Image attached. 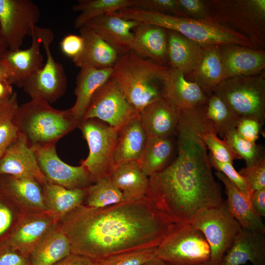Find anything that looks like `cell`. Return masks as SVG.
<instances>
[{
  "mask_svg": "<svg viewBox=\"0 0 265 265\" xmlns=\"http://www.w3.org/2000/svg\"><path fill=\"white\" fill-rule=\"evenodd\" d=\"M208 125L200 109L179 108L177 157L149 177L146 195L174 224H191L203 211L223 201L201 137Z\"/></svg>",
  "mask_w": 265,
  "mask_h": 265,
  "instance_id": "1",
  "label": "cell"
},
{
  "mask_svg": "<svg viewBox=\"0 0 265 265\" xmlns=\"http://www.w3.org/2000/svg\"><path fill=\"white\" fill-rule=\"evenodd\" d=\"M57 223L69 239L71 252L94 262L156 247L175 224L147 195L104 208L82 205Z\"/></svg>",
  "mask_w": 265,
  "mask_h": 265,
  "instance_id": "2",
  "label": "cell"
},
{
  "mask_svg": "<svg viewBox=\"0 0 265 265\" xmlns=\"http://www.w3.org/2000/svg\"><path fill=\"white\" fill-rule=\"evenodd\" d=\"M114 15L122 18L161 27L177 32L202 45H238L259 49L248 38L213 18L197 20L147 11L134 7L120 9Z\"/></svg>",
  "mask_w": 265,
  "mask_h": 265,
  "instance_id": "3",
  "label": "cell"
},
{
  "mask_svg": "<svg viewBox=\"0 0 265 265\" xmlns=\"http://www.w3.org/2000/svg\"><path fill=\"white\" fill-rule=\"evenodd\" d=\"M168 67L130 50L120 55L112 77L139 115L147 106L163 97L162 80Z\"/></svg>",
  "mask_w": 265,
  "mask_h": 265,
  "instance_id": "4",
  "label": "cell"
},
{
  "mask_svg": "<svg viewBox=\"0 0 265 265\" xmlns=\"http://www.w3.org/2000/svg\"><path fill=\"white\" fill-rule=\"evenodd\" d=\"M14 120L19 133L35 149L55 144L79 124L69 109H57L48 102L37 100L19 105Z\"/></svg>",
  "mask_w": 265,
  "mask_h": 265,
  "instance_id": "5",
  "label": "cell"
},
{
  "mask_svg": "<svg viewBox=\"0 0 265 265\" xmlns=\"http://www.w3.org/2000/svg\"><path fill=\"white\" fill-rule=\"evenodd\" d=\"M206 1L212 18L245 35L259 49L265 48V0Z\"/></svg>",
  "mask_w": 265,
  "mask_h": 265,
  "instance_id": "6",
  "label": "cell"
},
{
  "mask_svg": "<svg viewBox=\"0 0 265 265\" xmlns=\"http://www.w3.org/2000/svg\"><path fill=\"white\" fill-rule=\"evenodd\" d=\"M212 93L219 97L235 113L265 120V80L263 75L240 76L224 80Z\"/></svg>",
  "mask_w": 265,
  "mask_h": 265,
  "instance_id": "7",
  "label": "cell"
},
{
  "mask_svg": "<svg viewBox=\"0 0 265 265\" xmlns=\"http://www.w3.org/2000/svg\"><path fill=\"white\" fill-rule=\"evenodd\" d=\"M156 256L170 265H193L211 259L209 244L191 224H175L155 248Z\"/></svg>",
  "mask_w": 265,
  "mask_h": 265,
  "instance_id": "8",
  "label": "cell"
},
{
  "mask_svg": "<svg viewBox=\"0 0 265 265\" xmlns=\"http://www.w3.org/2000/svg\"><path fill=\"white\" fill-rule=\"evenodd\" d=\"M86 141L89 154L81 161L94 183L109 175L119 132L96 119H83L78 125Z\"/></svg>",
  "mask_w": 265,
  "mask_h": 265,
  "instance_id": "9",
  "label": "cell"
},
{
  "mask_svg": "<svg viewBox=\"0 0 265 265\" xmlns=\"http://www.w3.org/2000/svg\"><path fill=\"white\" fill-rule=\"evenodd\" d=\"M42 45L44 49L46 61L43 67L31 77L23 87L31 100H42L53 103L65 94L67 80L62 65L53 57L50 45L54 38L52 30L38 26Z\"/></svg>",
  "mask_w": 265,
  "mask_h": 265,
  "instance_id": "10",
  "label": "cell"
},
{
  "mask_svg": "<svg viewBox=\"0 0 265 265\" xmlns=\"http://www.w3.org/2000/svg\"><path fill=\"white\" fill-rule=\"evenodd\" d=\"M191 225L203 233L208 241L210 260L219 265L242 229L230 212L225 201L218 207L203 211Z\"/></svg>",
  "mask_w": 265,
  "mask_h": 265,
  "instance_id": "11",
  "label": "cell"
},
{
  "mask_svg": "<svg viewBox=\"0 0 265 265\" xmlns=\"http://www.w3.org/2000/svg\"><path fill=\"white\" fill-rule=\"evenodd\" d=\"M137 115L111 76L94 96L83 119H96L120 131Z\"/></svg>",
  "mask_w": 265,
  "mask_h": 265,
  "instance_id": "12",
  "label": "cell"
},
{
  "mask_svg": "<svg viewBox=\"0 0 265 265\" xmlns=\"http://www.w3.org/2000/svg\"><path fill=\"white\" fill-rule=\"evenodd\" d=\"M40 16L38 6L30 0H0V27L9 50L20 49Z\"/></svg>",
  "mask_w": 265,
  "mask_h": 265,
  "instance_id": "13",
  "label": "cell"
},
{
  "mask_svg": "<svg viewBox=\"0 0 265 265\" xmlns=\"http://www.w3.org/2000/svg\"><path fill=\"white\" fill-rule=\"evenodd\" d=\"M39 168L46 180L68 189L86 188L92 184L90 174L82 165L72 166L58 157L55 144L35 149Z\"/></svg>",
  "mask_w": 265,
  "mask_h": 265,
  "instance_id": "14",
  "label": "cell"
},
{
  "mask_svg": "<svg viewBox=\"0 0 265 265\" xmlns=\"http://www.w3.org/2000/svg\"><path fill=\"white\" fill-rule=\"evenodd\" d=\"M31 45L27 49L8 50L0 60L12 85L23 87L24 83L44 65L41 52V39L38 26L33 27Z\"/></svg>",
  "mask_w": 265,
  "mask_h": 265,
  "instance_id": "15",
  "label": "cell"
},
{
  "mask_svg": "<svg viewBox=\"0 0 265 265\" xmlns=\"http://www.w3.org/2000/svg\"><path fill=\"white\" fill-rule=\"evenodd\" d=\"M57 220L49 212H28L10 238L0 248L13 249L29 258Z\"/></svg>",
  "mask_w": 265,
  "mask_h": 265,
  "instance_id": "16",
  "label": "cell"
},
{
  "mask_svg": "<svg viewBox=\"0 0 265 265\" xmlns=\"http://www.w3.org/2000/svg\"><path fill=\"white\" fill-rule=\"evenodd\" d=\"M0 175L31 178L41 185L47 181L38 166L35 149L20 133L0 158Z\"/></svg>",
  "mask_w": 265,
  "mask_h": 265,
  "instance_id": "17",
  "label": "cell"
},
{
  "mask_svg": "<svg viewBox=\"0 0 265 265\" xmlns=\"http://www.w3.org/2000/svg\"><path fill=\"white\" fill-rule=\"evenodd\" d=\"M162 94L180 109L199 108L208 98L196 82L188 81L182 72L169 66L163 75Z\"/></svg>",
  "mask_w": 265,
  "mask_h": 265,
  "instance_id": "18",
  "label": "cell"
},
{
  "mask_svg": "<svg viewBox=\"0 0 265 265\" xmlns=\"http://www.w3.org/2000/svg\"><path fill=\"white\" fill-rule=\"evenodd\" d=\"M139 117L147 137L171 138L176 134L179 109L162 97L147 106Z\"/></svg>",
  "mask_w": 265,
  "mask_h": 265,
  "instance_id": "19",
  "label": "cell"
},
{
  "mask_svg": "<svg viewBox=\"0 0 265 265\" xmlns=\"http://www.w3.org/2000/svg\"><path fill=\"white\" fill-rule=\"evenodd\" d=\"M225 79L259 74L265 68V52L238 45L220 47Z\"/></svg>",
  "mask_w": 265,
  "mask_h": 265,
  "instance_id": "20",
  "label": "cell"
},
{
  "mask_svg": "<svg viewBox=\"0 0 265 265\" xmlns=\"http://www.w3.org/2000/svg\"><path fill=\"white\" fill-rule=\"evenodd\" d=\"M139 23L111 14L92 19L82 27L93 30L122 54L130 50L132 30Z\"/></svg>",
  "mask_w": 265,
  "mask_h": 265,
  "instance_id": "21",
  "label": "cell"
},
{
  "mask_svg": "<svg viewBox=\"0 0 265 265\" xmlns=\"http://www.w3.org/2000/svg\"><path fill=\"white\" fill-rule=\"evenodd\" d=\"M130 50L137 55L161 65L168 62L167 30L139 23L133 28Z\"/></svg>",
  "mask_w": 265,
  "mask_h": 265,
  "instance_id": "22",
  "label": "cell"
},
{
  "mask_svg": "<svg viewBox=\"0 0 265 265\" xmlns=\"http://www.w3.org/2000/svg\"><path fill=\"white\" fill-rule=\"evenodd\" d=\"M265 234L242 228L220 265H265Z\"/></svg>",
  "mask_w": 265,
  "mask_h": 265,
  "instance_id": "23",
  "label": "cell"
},
{
  "mask_svg": "<svg viewBox=\"0 0 265 265\" xmlns=\"http://www.w3.org/2000/svg\"><path fill=\"white\" fill-rule=\"evenodd\" d=\"M113 72V67L80 68L76 78V99L73 106L69 108L72 116L79 123L83 119L95 94L110 79Z\"/></svg>",
  "mask_w": 265,
  "mask_h": 265,
  "instance_id": "24",
  "label": "cell"
},
{
  "mask_svg": "<svg viewBox=\"0 0 265 265\" xmlns=\"http://www.w3.org/2000/svg\"><path fill=\"white\" fill-rule=\"evenodd\" d=\"M79 30L84 46L81 54L72 60L74 64L80 68L113 67L121 54L93 30L85 27Z\"/></svg>",
  "mask_w": 265,
  "mask_h": 265,
  "instance_id": "25",
  "label": "cell"
},
{
  "mask_svg": "<svg viewBox=\"0 0 265 265\" xmlns=\"http://www.w3.org/2000/svg\"><path fill=\"white\" fill-rule=\"evenodd\" d=\"M0 187L27 212H48L43 201L42 185L35 179L0 175Z\"/></svg>",
  "mask_w": 265,
  "mask_h": 265,
  "instance_id": "26",
  "label": "cell"
},
{
  "mask_svg": "<svg viewBox=\"0 0 265 265\" xmlns=\"http://www.w3.org/2000/svg\"><path fill=\"white\" fill-rule=\"evenodd\" d=\"M109 175L122 192L123 201L138 200L146 196L149 177L143 172L137 161L114 165Z\"/></svg>",
  "mask_w": 265,
  "mask_h": 265,
  "instance_id": "27",
  "label": "cell"
},
{
  "mask_svg": "<svg viewBox=\"0 0 265 265\" xmlns=\"http://www.w3.org/2000/svg\"><path fill=\"white\" fill-rule=\"evenodd\" d=\"M215 175L225 187L227 207L242 228L265 234V226L261 217L254 212L250 198L239 190L222 173Z\"/></svg>",
  "mask_w": 265,
  "mask_h": 265,
  "instance_id": "28",
  "label": "cell"
},
{
  "mask_svg": "<svg viewBox=\"0 0 265 265\" xmlns=\"http://www.w3.org/2000/svg\"><path fill=\"white\" fill-rule=\"evenodd\" d=\"M167 32V57L170 67L184 75L192 73L198 63L204 46L177 32Z\"/></svg>",
  "mask_w": 265,
  "mask_h": 265,
  "instance_id": "29",
  "label": "cell"
},
{
  "mask_svg": "<svg viewBox=\"0 0 265 265\" xmlns=\"http://www.w3.org/2000/svg\"><path fill=\"white\" fill-rule=\"evenodd\" d=\"M42 187L45 206L58 220L84 203L86 188L68 189L47 181Z\"/></svg>",
  "mask_w": 265,
  "mask_h": 265,
  "instance_id": "30",
  "label": "cell"
},
{
  "mask_svg": "<svg viewBox=\"0 0 265 265\" xmlns=\"http://www.w3.org/2000/svg\"><path fill=\"white\" fill-rule=\"evenodd\" d=\"M147 135L141 124L139 115L130 120L120 131L113 154V165L137 161L144 147Z\"/></svg>",
  "mask_w": 265,
  "mask_h": 265,
  "instance_id": "31",
  "label": "cell"
},
{
  "mask_svg": "<svg viewBox=\"0 0 265 265\" xmlns=\"http://www.w3.org/2000/svg\"><path fill=\"white\" fill-rule=\"evenodd\" d=\"M220 47L204 46L198 63L192 73L194 81L208 96L225 79Z\"/></svg>",
  "mask_w": 265,
  "mask_h": 265,
  "instance_id": "32",
  "label": "cell"
},
{
  "mask_svg": "<svg viewBox=\"0 0 265 265\" xmlns=\"http://www.w3.org/2000/svg\"><path fill=\"white\" fill-rule=\"evenodd\" d=\"M69 239L56 223L30 255L31 265H53L71 253Z\"/></svg>",
  "mask_w": 265,
  "mask_h": 265,
  "instance_id": "33",
  "label": "cell"
},
{
  "mask_svg": "<svg viewBox=\"0 0 265 265\" xmlns=\"http://www.w3.org/2000/svg\"><path fill=\"white\" fill-rule=\"evenodd\" d=\"M171 138L147 137L144 147L137 160L149 177L167 164L173 151Z\"/></svg>",
  "mask_w": 265,
  "mask_h": 265,
  "instance_id": "34",
  "label": "cell"
},
{
  "mask_svg": "<svg viewBox=\"0 0 265 265\" xmlns=\"http://www.w3.org/2000/svg\"><path fill=\"white\" fill-rule=\"evenodd\" d=\"M201 110L204 118L222 138L229 132L236 129L241 118L214 93L208 96Z\"/></svg>",
  "mask_w": 265,
  "mask_h": 265,
  "instance_id": "35",
  "label": "cell"
},
{
  "mask_svg": "<svg viewBox=\"0 0 265 265\" xmlns=\"http://www.w3.org/2000/svg\"><path fill=\"white\" fill-rule=\"evenodd\" d=\"M133 1L134 0H79L72 7L73 11L80 13L74 20V26L79 29L92 19L132 7Z\"/></svg>",
  "mask_w": 265,
  "mask_h": 265,
  "instance_id": "36",
  "label": "cell"
},
{
  "mask_svg": "<svg viewBox=\"0 0 265 265\" xmlns=\"http://www.w3.org/2000/svg\"><path fill=\"white\" fill-rule=\"evenodd\" d=\"M27 213L0 187V246L10 238Z\"/></svg>",
  "mask_w": 265,
  "mask_h": 265,
  "instance_id": "37",
  "label": "cell"
},
{
  "mask_svg": "<svg viewBox=\"0 0 265 265\" xmlns=\"http://www.w3.org/2000/svg\"><path fill=\"white\" fill-rule=\"evenodd\" d=\"M123 201L122 192L111 181L109 175L101 178L86 188L83 205L100 208L113 205Z\"/></svg>",
  "mask_w": 265,
  "mask_h": 265,
  "instance_id": "38",
  "label": "cell"
},
{
  "mask_svg": "<svg viewBox=\"0 0 265 265\" xmlns=\"http://www.w3.org/2000/svg\"><path fill=\"white\" fill-rule=\"evenodd\" d=\"M19 106L16 92L9 99L0 102V158L19 134L14 120Z\"/></svg>",
  "mask_w": 265,
  "mask_h": 265,
  "instance_id": "39",
  "label": "cell"
},
{
  "mask_svg": "<svg viewBox=\"0 0 265 265\" xmlns=\"http://www.w3.org/2000/svg\"><path fill=\"white\" fill-rule=\"evenodd\" d=\"M213 127L209 123L201 133V137L210 153L218 161L233 164L235 159H241L225 140L220 139Z\"/></svg>",
  "mask_w": 265,
  "mask_h": 265,
  "instance_id": "40",
  "label": "cell"
},
{
  "mask_svg": "<svg viewBox=\"0 0 265 265\" xmlns=\"http://www.w3.org/2000/svg\"><path fill=\"white\" fill-rule=\"evenodd\" d=\"M228 142L235 152L241 159H244L246 166L254 164L265 158L260 146L251 142L240 136L236 129L229 132L223 138Z\"/></svg>",
  "mask_w": 265,
  "mask_h": 265,
  "instance_id": "41",
  "label": "cell"
},
{
  "mask_svg": "<svg viewBox=\"0 0 265 265\" xmlns=\"http://www.w3.org/2000/svg\"><path fill=\"white\" fill-rule=\"evenodd\" d=\"M155 248L123 253L95 262L96 265H143L156 256Z\"/></svg>",
  "mask_w": 265,
  "mask_h": 265,
  "instance_id": "42",
  "label": "cell"
},
{
  "mask_svg": "<svg viewBox=\"0 0 265 265\" xmlns=\"http://www.w3.org/2000/svg\"><path fill=\"white\" fill-rule=\"evenodd\" d=\"M131 7L187 17L182 11L178 0H134L133 5Z\"/></svg>",
  "mask_w": 265,
  "mask_h": 265,
  "instance_id": "43",
  "label": "cell"
},
{
  "mask_svg": "<svg viewBox=\"0 0 265 265\" xmlns=\"http://www.w3.org/2000/svg\"><path fill=\"white\" fill-rule=\"evenodd\" d=\"M208 156L212 167L223 174L239 190L250 199L252 193L247 181L235 169L233 164L219 161L210 153Z\"/></svg>",
  "mask_w": 265,
  "mask_h": 265,
  "instance_id": "44",
  "label": "cell"
},
{
  "mask_svg": "<svg viewBox=\"0 0 265 265\" xmlns=\"http://www.w3.org/2000/svg\"><path fill=\"white\" fill-rule=\"evenodd\" d=\"M238 172L246 179L252 194L255 190L265 187V158L252 165L246 166Z\"/></svg>",
  "mask_w": 265,
  "mask_h": 265,
  "instance_id": "45",
  "label": "cell"
},
{
  "mask_svg": "<svg viewBox=\"0 0 265 265\" xmlns=\"http://www.w3.org/2000/svg\"><path fill=\"white\" fill-rule=\"evenodd\" d=\"M184 13L188 18L197 20L212 18L206 0H178Z\"/></svg>",
  "mask_w": 265,
  "mask_h": 265,
  "instance_id": "46",
  "label": "cell"
},
{
  "mask_svg": "<svg viewBox=\"0 0 265 265\" xmlns=\"http://www.w3.org/2000/svg\"><path fill=\"white\" fill-rule=\"evenodd\" d=\"M263 125L258 120L249 117H241L236 128L238 133L245 139L256 143Z\"/></svg>",
  "mask_w": 265,
  "mask_h": 265,
  "instance_id": "47",
  "label": "cell"
},
{
  "mask_svg": "<svg viewBox=\"0 0 265 265\" xmlns=\"http://www.w3.org/2000/svg\"><path fill=\"white\" fill-rule=\"evenodd\" d=\"M59 45L63 53L73 60L82 53L84 48V41L80 35L70 34L63 37Z\"/></svg>",
  "mask_w": 265,
  "mask_h": 265,
  "instance_id": "48",
  "label": "cell"
},
{
  "mask_svg": "<svg viewBox=\"0 0 265 265\" xmlns=\"http://www.w3.org/2000/svg\"><path fill=\"white\" fill-rule=\"evenodd\" d=\"M0 265H31L28 258L8 247L0 248Z\"/></svg>",
  "mask_w": 265,
  "mask_h": 265,
  "instance_id": "49",
  "label": "cell"
},
{
  "mask_svg": "<svg viewBox=\"0 0 265 265\" xmlns=\"http://www.w3.org/2000/svg\"><path fill=\"white\" fill-rule=\"evenodd\" d=\"M250 203L255 213L260 217L265 216V187L254 191Z\"/></svg>",
  "mask_w": 265,
  "mask_h": 265,
  "instance_id": "50",
  "label": "cell"
},
{
  "mask_svg": "<svg viewBox=\"0 0 265 265\" xmlns=\"http://www.w3.org/2000/svg\"><path fill=\"white\" fill-rule=\"evenodd\" d=\"M53 265H96L94 261L85 256L71 253Z\"/></svg>",
  "mask_w": 265,
  "mask_h": 265,
  "instance_id": "51",
  "label": "cell"
},
{
  "mask_svg": "<svg viewBox=\"0 0 265 265\" xmlns=\"http://www.w3.org/2000/svg\"><path fill=\"white\" fill-rule=\"evenodd\" d=\"M14 92L12 85L8 80H0V102L9 99Z\"/></svg>",
  "mask_w": 265,
  "mask_h": 265,
  "instance_id": "52",
  "label": "cell"
},
{
  "mask_svg": "<svg viewBox=\"0 0 265 265\" xmlns=\"http://www.w3.org/2000/svg\"><path fill=\"white\" fill-rule=\"evenodd\" d=\"M8 49V44L2 35L0 27V60Z\"/></svg>",
  "mask_w": 265,
  "mask_h": 265,
  "instance_id": "53",
  "label": "cell"
},
{
  "mask_svg": "<svg viewBox=\"0 0 265 265\" xmlns=\"http://www.w3.org/2000/svg\"><path fill=\"white\" fill-rule=\"evenodd\" d=\"M143 265H170L160 258L155 256L146 262Z\"/></svg>",
  "mask_w": 265,
  "mask_h": 265,
  "instance_id": "54",
  "label": "cell"
},
{
  "mask_svg": "<svg viewBox=\"0 0 265 265\" xmlns=\"http://www.w3.org/2000/svg\"><path fill=\"white\" fill-rule=\"evenodd\" d=\"M193 265H219L216 264V263H214L213 262L210 260L205 262H203V263L197 264H195Z\"/></svg>",
  "mask_w": 265,
  "mask_h": 265,
  "instance_id": "55",
  "label": "cell"
}]
</instances>
